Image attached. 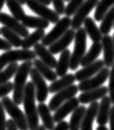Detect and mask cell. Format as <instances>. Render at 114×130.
<instances>
[{"mask_svg":"<svg viewBox=\"0 0 114 130\" xmlns=\"http://www.w3.org/2000/svg\"><path fill=\"white\" fill-rule=\"evenodd\" d=\"M52 130H69V123L66 121H61L58 123V124L55 126Z\"/></svg>","mask_w":114,"mask_h":130,"instance_id":"obj_40","label":"cell"},{"mask_svg":"<svg viewBox=\"0 0 114 130\" xmlns=\"http://www.w3.org/2000/svg\"><path fill=\"white\" fill-rule=\"evenodd\" d=\"M36 57L34 51L17 49V50H9L0 55V71L7 65L12 63H17V61H34Z\"/></svg>","mask_w":114,"mask_h":130,"instance_id":"obj_4","label":"cell"},{"mask_svg":"<svg viewBox=\"0 0 114 130\" xmlns=\"http://www.w3.org/2000/svg\"><path fill=\"white\" fill-rule=\"evenodd\" d=\"M85 0H69L68 5L65 7V14L66 17H70L72 15H74L76 11L80 8V6L83 4Z\"/></svg>","mask_w":114,"mask_h":130,"instance_id":"obj_35","label":"cell"},{"mask_svg":"<svg viewBox=\"0 0 114 130\" xmlns=\"http://www.w3.org/2000/svg\"><path fill=\"white\" fill-rule=\"evenodd\" d=\"M30 76L31 82L34 85L35 90H36V100L41 103H44L46 100L49 94V87L44 78L37 71L36 68H31L30 71Z\"/></svg>","mask_w":114,"mask_h":130,"instance_id":"obj_10","label":"cell"},{"mask_svg":"<svg viewBox=\"0 0 114 130\" xmlns=\"http://www.w3.org/2000/svg\"><path fill=\"white\" fill-rule=\"evenodd\" d=\"M108 93V89L107 86H101L95 90H88L86 92H82L79 95L78 100L80 103L82 104H92L96 102L98 100L103 99V97L107 96V94Z\"/></svg>","mask_w":114,"mask_h":130,"instance_id":"obj_16","label":"cell"},{"mask_svg":"<svg viewBox=\"0 0 114 130\" xmlns=\"http://www.w3.org/2000/svg\"><path fill=\"white\" fill-rule=\"evenodd\" d=\"M38 116L42 119V125L45 127L46 130H52L55 128V121H54L53 116L51 115L50 110L48 105L46 104L41 103L37 106Z\"/></svg>","mask_w":114,"mask_h":130,"instance_id":"obj_21","label":"cell"},{"mask_svg":"<svg viewBox=\"0 0 114 130\" xmlns=\"http://www.w3.org/2000/svg\"><path fill=\"white\" fill-rule=\"evenodd\" d=\"M114 6V0H100L96 6L94 18L97 22H101L107 12Z\"/></svg>","mask_w":114,"mask_h":130,"instance_id":"obj_31","label":"cell"},{"mask_svg":"<svg viewBox=\"0 0 114 130\" xmlns=\"http://www.w3.org/2000/svg\"><path fill=\"white\" fill-rule=\"evenodd\" d=\"M17 1L20 3L22 5H23V4H26V1H27V0H17Z\"/></svg>","mask_w":114,"mask_h":130,"instance_id":"obj_48","label":"cell"},{"mask_svg":"<svg viewBox=\"0 0 114 130\" xmlns=\"http://www.w3.org/2000/svg\"><path fill=\"white\" fill-rule=\"evenodd\" d=\"M39 2H41L42 4H45L46 6L47 5H50V4H51V2H50V0H38Z\"/></svg>","mask_w":114,"mask_h":130,"instance_id":"obj_44","label":"cell"},{"mask_svg":"<svg viewBox=\"0 0 114 130\" xmlns=\"http://www.w3.org/2000/svg\"><path fill=\"white\" fill-rule=\"evenodd\" d=\"M46 32L45 30L43 29H38L33 31L32 33L28 35L27 37L23 39V42H22V47L25 50H29L31 46H34L35 45L42 41L43 37H45Z\"/></svg>","mask_w":114,"mask_h":130,"instance_id":"obj_28","label":"cell"},{"mask_svg":"<svg viewBox=\"0 0 114 130\" xmlns=\"http://www.w3.org/2000/svg\"><path fill=\"white\" fill-rule=\"evenodd\" d=\"M84 30L86 34L93 42H100L103 38V34L101 33L99 28L95 23L92 18H87L84 22Z\"/></svg>","mask_w":114,"mask_h":130,"instance_id":"obj_23","label":"cell"},{"mask_svg":"<svg viewBox=\"0 0 114 130\" xmlns=\"http://www.w3.org/2000/svg\"><path fill=\"white\" fill-rule=\"evenodd\" d=\"M12 48V46L9 44L7 41L5 39H3V38H0V50L2 51H9L11 50Z\"/></svg>","mask_w":114,"mask_h":130,"instance_id":"obj_41","label":"cell"},{"mask_svg":"<svg viewBox=\"0 0 114 130\" xmlns=\"http://www.w3.org/2000/svg\"><path fill=\"white\" fill-rule=\"evenodd\" d=\"M1 103L4 110L12 118L11 119L13 120L16 123L18 130H28V123L25 113L22 111L18 105H17L8 96L3 98Z\"/></svg>","mask_w":114,"mask_h":130,"instance_id":"obj_5","label":"cell"},{"mask_svg":"<svg viewBox=\"0 0 114 130\" xmlns=\"http://www.w3.org/2000/svg\"><path fill=\"white\" fill-rule=\"evenodd\" d=\"M0 23L4 25V27L12 30L17 33L18 36L26 37L29 35V31L20 22L17 21L12 16L7 14L6 12H0Z\"/></svg>","mask_w":114,"mask_h":130,"instance_id":"obj_12","label":"cell"},{"mask_svg":"<svg viewBox=\"0 0 114 130\" xmlns=\"http://www.w3.org/2000/svg\"><path fill=\"white\" fill-rule=\"evenodd\" d=\"M36 130H46V129L45 128V127H44L43 125H39Z\"/></svg>","mask_w":114,"mask_h":130,"instance_id":"obj_47","label":"cell"},{"mask_svg":"<svg viewBox=\"0 0 114 130\" xmlns=\"http://www.w3.org/2000/svg\"><path fill=\"white\" fill-rule=\"evenodd\" d=\"M22 24L27 28H36L38 29H43L45 30L46 28L49 27L50 23L43 18L40 17H33V16L26 15L24 18L21 21Z\"/></svg>","mask_w":114,"mask_h":130,"instance_id":"obj_26","label":"cell"},{"mask_svg":"<svg viewBox=\"0 0 114 130\" xmlns=\"http://www.w3.org/2000/svg\"><path fill=\"white\" fill-rule=\"evenodd\" d=\"M13 90V83L8 81L7 83L0 85V98L7 96Z\"/></svg>","mask_w":114,"mask_h":130,"instance_id":"obj_38","label":"cell"},{"mask_svg":"<svg viewBox=\"0 0 114 130\" xmlns=\"http://www.w3.org/2000/svg\"><path fill=\"white\" fill-rule=\"evenodd\" d=\"M64 1H66V2H69V0H64Z\"/></svg>","mask_w":114,"mask_h":130,"instance_id":"obj_50","label":"cell"},{"mask_svg":"<svg viewBox=\"0 0 114 130\" xmlns=\"http://www.w3.org/2000/svg\"><path fill=\"white\" fill-rule=\"evenodd\" d=\"M85 111H86L85 106L81 105L79 106L72 113L71 118L69 123V130H80V126Z\"/></svg>","mask_w":114,"mask_h":130,"instance_id":"obj_29","label":"cell"},{"mask_svg":"<svg viewBox=\"0 0 114 130\" xmlns=\"http://www.w3.org/2000/svg\"><path fill=\"white\" fill-rule=\"evenodd\" d=\"M0 34H1V33H0Z\"/></svg>","mask_w":114,"mask_h":130,"instance_id":"obj_52","label":"cell"},{"mask_svg":"<svg viewBox=\"0 0 114 130\" xmlns=\"http://www.w3.org/2000/svg\"><path fill=\"white\" fill-rule=\"evenodd\" d=\"M17 63H12L8 65V66L4 71H0V85L5 84L9 81V80L16 74L18 69Z\"/></svg>","mask_w":114,"mask_h":130,"instance_id":"obj_34","label":"cell"},{"mask_svg":"<svg viewBox=\"0 0 114 130\" xmlns=\"http://www.w3.org/2000/svg\"><path fill=\"white\" fill-rule=\"evenodd\" d=\"M26 4L31 11L37 14L40 18L48 21L49 23L55 24L60 20V16L55 11L49 8L38 0H27Z\"/></svg>","mask_w":114,"mask_h":130,"instance_id":"obj_7","label":"cell"},{"mask_svg":"<svg viewBox=\"0 0 114 130\" xmlns=\"http://www.w3.org/2000/svg\"><path fill=\"white\" fill-rule=\"evenodd\" d=\"M79 91L78 85H72L69 87L57 92L49 102V109L50 111H55L58 109L60 106H61L65 102L70 100L71 98L74 97L77 94Z\"/></svg>","mask_w":114,"mask_h":130,"instance_id":"obj_11","label":"cell"},{"mask_svg":"<svg viewBox=\"0 0 114 130\" xmlns=\"http://www.w3.org/2000/svg\"><path fill=\"white\" fill-rule=\"evenodd\" d=\"M33 66H35V68L37 70V71L40 73L43 78H46L47 80L51 82L56 80L57 75L55 71H52L51 68L44 64L40 59H35L33 61Z\"/></svg>","mask_w":114,"mask_h":130,"instance_id":"obj_27","label":"cell"},{"mask_svg":"<svg viewBox=\"0 0 114 130\" xmlns=\"http://www.w3.org/2000/svg\"><path fill=\"white\" fill-rule=\"evenodd\" d=\"M87 47V34L84 28H79L76 31L74 36V52L70 56L69 69L71 71H75L80 65L81 60L85 55Z\"/></svg>","mask_w":114,"mask_h":130,"instance_id":"obj_3","label":"cell"},{"mask_svg":"<svg viewBox=\"0 0 114 130\" xmlns=\"http://www.w3.org/2000/svg\"><path fill=\"white\" fill-rule=\"evenodd\" d=\"M111 100L108 96L101 99V102L99 104V109L97 113V123L99 125L105 126L109 121V115L111 110Z\"/></svg>","mask_w":114,"mask_h":130,"instance_id":"obj_18","label":"cell"},{"mask_svg":"<svg viewBox=\"0 0 114 130\" xmlns=\"http://www.w3.org/2000/svg\"><path fill=\"white\" fill-rule=\"evenodd\" d=\"M109 123L110 130H114V105L111 107L110 115H109Z\"/></svg>","mask_w":114,"mask_h":130,"instance_id":"obj_42","label":"cell"},{"mask_svg":"<svg viewBox=\"0 0 114 130\" xmlns=\"http://www.w3.org/2000/svg\"><path fill=\"white\" fill-rule=\"evenodd\" d=\"M71 25V19L69 17H64L60 19L57 23H55L51 31L45 35L42 40V44L44 46H50V45L56 42L57 40L64 35L69 30V27Z\"/></svg>","mask_w":114,"mask_h":130,"instance_id":"obj_6","label":"cell"},{"mask_svg":"<svg viewBox=\"0 0 114 130\" xmlns=\"http://www.w3.org/2000/svg\"><path fill=\"white\" fill-rule=\"evenodd\" d=\"M99 2V0H85L80 8L76 11L73 19H71L70 26L73 30H78L81 27L82 24L88 18V15L94 8H96Z\"/></svg>","mask_w":114,"mask_h":130,"instance_id":"obj_9","label":"cell"},{"mask_svg":"<svg viewBox=\"0 0 114 130\" xmlns=\"http://www.w3.org/2000/svg\"><path fill=\"white\" fill-rule=\"evenodd\" d=\"M80 103L78 98L75 97H73L70 100L65 102L55 111V113H54L53 116L55 123H60L63 121L66 118V116H68L70 113H73L80 106Z\"/></svg>","mask_w":114,"mask_h":130,"instance_id":"obj_13","label":"cell"},{"mask_svg":"<svg viewBox=\"0 0 114 130\" xmlns=\"http://www.w3.org/2000/svg\"><path fill=\"white\" fill-rule=\"evenodd\" d=\"M34 52L36 53L37 56H39L40 60L44 64H46L50 68H55L56 67L57 61L54 57L53 54L50 53V52L44 46L42 43H37L36 45L34 46Z\"/></svg>","mask_w":114,"mask_h":130,"instance_id":"obj_19","label":"cell"},{"mask_svg":"<svg viewBox=\"0 0 114 130\" xmlns=\"http://www.w3.org/2000/svg\"><path fill=\"white\" fill-rule=\"evenodd\" d=\"M113 27H114V25H113Z\"/></svg>","mask_w":114,"mask_h":130,"instance_id":"obj_51","label":"cell"},{"mask_svg":"<svg viewBox=\"0 0 114 130\" xmlns=\"http://www.w3.org/2000/svg\"><path fill=\"white\" fill-rule=\"evenodd\" d=\"M0 33L3 35V37H4L5 40L10 44L12 46L19 47L22 46V42H23V39L21 38L20 36L12 31V30L8 29V28L3 27L0 28Z\"/></svg>","mask_w":114,"mask_h":130,"instance_id":"obj_33","label":"cell"},{"mask_svg":"<svg viewBox=\"0 0 114 130\" xmlns=\"http://www.w3.org/2000/svg\"><path fill=\"white\" fill-rule=\"evenodd\" d=\"M7 130H18L16 123L11 119L7 120Z\"/></svg>","mask_w":114,"mask_h":130,"instance_id":"obj_43","label":"cell"},{"mask_svg":"<svg viewBox=\"0 0 114 130\" xmlns=\"http://www.w3.org/2000/svg\"><path fill=\"white\" fill-rule=\"evenodd\" d=\"M112 42H113V47H114V33H113V36H112Z\"/></svg>","mask_w":114,"mask_h":130,"instance_id":"obj_49","label":"cell"},{"mask_svg":"<svg viewBox=\"0 0 114 130\" xmlns=\"http://www.w3.org/2000/svg\"><path fill=\"white\" fill-rule=\"evenodd\" d=\"M6 4L11 12L12 17L16 18L17 21H22L26 16L25 11L22 4L17 0H6Z\"/></svg>","mask_w":114,"mask_h":130,"instance_id":"obj_32","label":"cell"},{"mask_svg":"<svg viewBox=\"0 0 114 130\" xmlns=\"http://www.w3.org/2000/svg\"><path fill=\"white\" fill-rule=\"evenodd\" d=\"M5 3H6V0H0V11H1V9L4 7Z\"/></svg>","mask_w":114,"mask_h":130,"instance_id":"obj_46","label":"cell"},{"mask_svg":"<svg viewBox=\"0 0 114 130\" xmlns=\"http://www.w3.org/2000/svg\"><path fill=\"white\" fill-rule=\"evenodd\" d=\"M50 2L53 4L54 8H55V12L59 16L65 14V1L64 0H50Z\"/></svg>","mask_w":114,"mask_h":130,"instance_id":"obj_37","label":"cell"},{"mask_svg":"<svg viewBox=\"0 0 114 130\" xmlns=\"http://www.w3.org/2000/svg\"><path fill=\"white\" fill-rule=\"evenodd\" d=\"M0 130H7V120H6L5 110L0 101Z\"/></svg>","mask_w":114,"mask_h":130,"instance_id":"obj_39","label":"cell"},{"mask_svg":"<svg viewBox=\"0 0 114 130\" xmlns=\"http://www.w3.org/2000/svg\"><path fill=\"white\" fill-rule=\"evenodd\" d=\"M28 129L36 130L39 126V116L36 106V90L32 82H27L25 87L23 101Z\"/></svg>","mask_w":114,"mask_h":130,"instance_id":"obj_1","label":"cell"},{"mask_svg":"<svg viewBox=\"0 0 114 130\" xmlns=\"http://www.w3.org/2000/svg\"><path fill=\"white\" fill-rule=\"evenodd\" d=\"M75 36V31L71 29H69L63 36L59 38L56 42H54L52 45L49 46V51L51 54H58L60 52H62L63 51L67 49V47L70 45L73 40L74 39Z\"/></svg>","mask_w":114,"mask_h":130,"instance_id":"obj_15","label":"cell"},{"mask_svg":"<svg viewBox=\"0 0 114 130\" xmlns=\"http://www.w3.org/2000/svg\"><path fill=\"white\" fill-rule=\"evenodd\" d=\"M102 47L103 51V63L107 68L112 67L114 64V47L112 37L109 35L103 36Z\"/></svg>","mask_w":114,"mask_h":130,"instance_id":"obj_17","label":"cell"},{"mask_svg":"<svg viewBox=\"0 0 114 130\" xmlns=\"http://www.w3.org/2000/svg\"><path fill=\"white\" fill-rule=\"evenodd\" d=\"M32 61H24L18 66V69L15 74L13 82V94H12V101L17 104H23L25 87L27 85V79L30 75V71L32 68Z\"/></svg>","mask_w":114,"mask_h":130,"instance_id":"obj_2","label":"cell"},{"mask_svg":"<svg viewBox=\"0 0 114 130\" xmlns=\"http://www.w3.org/2000/svg\"><path fill=\"white\" fill-rule=\"evenodd\" d=\"M70 56L71 53L69 49H66L61 52L55 67L57 76L62 77L67 74V71L69 68V63H70Z\"/></svg>","mask_w":114,"mask_h":130,"instance_id":"obj_24","label":"cell"},{"mask_svg":"<svg viewBox=\"0 0 114 130\" xmlns=\"http://www.w3.org/2000/svg\"><path fill=\"white\" fill-rule=\"evenodd\" d=\"M108 93L109 98L111 100L112 104L114 105V64L112 66L110 73H109V83H108Z\"/></svg>","mask_w":114,"mask_h":130,"instance_id":"obj_36","label":"cell"},{"mask_svg":"<svg viewBox=\"0 0 114 130\" xmlns=\"http://www.w3.org/2000/svg\"><path fill=\"white\" fill-rule=\"evenodd\" d=\"M109 73L110 71L108 68L103 67L93 77L88 79L86 80L80 82V84L78 85L79 91L86 92L101 87L102 85L105 83L107 78L109 77Z\"/></svg>","mask_w":114,"mask_h":130,"instance_id":"obj_8","label":"cell"},{"mask_svg":"<svg viewBox=\"0 0 114 130\" xmlns=\"http://www.w3.org/2000/svg\"><path fill=\"white\" fill-rule=\"evenodd\" d=\"M96 130H109L107 128L106 126H103V125H99L98 128H96Z\"/></svg>","mask_w":114,"mask_h":130,"instance_id":"obj_45","label":"cell"},{"mask_svg":"<svg viewBox=\"0 0 114 130\" xmlns=\"http://www.w3.org/2000/svg\"><path fill=\"white\" fill-rule=\"evenodd\" d=\"M103 47L101 42H93L91 46L90 49L88 50L87 53H85L84 57L82 58L80 65L84 67V66H88L97 61V58L102 52Z\"/></svg>","mask_w":114,"mask_h":130,"instance_id":"obj_25","label":"cell"},{"mask_svg":"<svg viewBox=\"0 0 114 130\" xmlns=\"http://www.w3.org/2000/svg\"><path fill=\"white\" fill-rule=\"evenodd\" d=\"M75 82L74 75L73 74H66L62 76L60 80H56L53 81L49 86V93L55 94L62 90L69 87Z\"/></svg>","mask_w":114,"mask_h":130,"instance_id":"obj_22","label":"cell"},{"mask_svg":"<svg viewBox=\"0 0 114 130\" xmlns=\"http://www.w3.org/2000/svg\"><path fill=\"white\" fill-rule=\"evenodd\" d=\"M104 67V63L102 60H97L92 64L86 66L82 69L76 71L74 75L75 80L79 82H82L84 80H86L88 79L93 77L98 72L100 71Z\"/></svg>","mask_w":114,"mask_h":130,"instance_id":"obj_14","label":"cell"},{"mask_svg":"<svg viewBox=\"0 0 114 130\" xmlns=\"http://www.w3.org/2000/svg\"><path fill=\"white\" fill-rule=\"evenodd\" d=\"M98 109H99V103L93 102L89 104V106L85 111L80 130H93V123L95 119L97 118Z\"/></svg>","mask_w":114,"mask_h":130,"instance_id":"obj_20","label":"cell"},{"mask_svg":"<svg viewBox=\"0 0 114 130\" xmlns=\"http://www.w3.org/2000/svg\"><path fill=\"white\" fill-rule=\"evenodd\" d=\"M114 25V6L112 7L101 21L99 30L103 36L108 35Z\"/></svg>","mask_w":114,"mask_h":130,"instance_id":"obj_30","label":"cell"}]
</instances>
